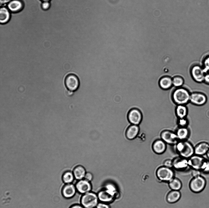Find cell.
Returning <instances> with one entry per match:
<instances>
[{
	"label": "cell",
	"mask_w": 209,
	"mask_h": 208,
	"mask_svg": "<svg viewBox=\"0 0 209 208\" xmlns=\"http://www.w3.org/2000/svg\"><path fill=\"white\" fill-rule=\"evenodd\" d=\"M174 146L179 156L188 159L195 154L194 147L187 140L179 141Z\"/></svg>",
	"instance_id": "obj_1"
},
{
	"label": "cell",
	"mask_w": 209,
	"mask_h": 208,
	"mask_svg": "<svg viewBox=\"0 0 209 208\" xmlns=\"http://www.w3.org/2000/svg\"><path fill=\"white\" fill-rule=\"evenodd\" d=\"M191 93L186 89L180 87L174 91L172 98L177 105H186L190 102Z\"/></svg>",
	"instance_id": "obj_2"
},
{
	"label": "cell",
	"mask_w": 209,
	"mask_h": 208,
	"mask_svg": "<svg viewBox=\"0 0 209 208\" xmlns=\"http://www.w3.org/2000/svg\"><path fill=\"white\" fill-rule=\"evenodd\" d=\"M206 185L205 178L201 175L194 177L189 183V187L191 190L195 193H199L202 191Z\"/></svg>",
	"instance_id": "obj_3"
},
{
	"label": "cell",
	"mask_w": 209,
	"mask_h": 208,
	"mask_svg": "<svg viewBox=\"0 0 209 208\" xmlns=\"http://www.w3.org/2000/svg\"><path fill=\"white\" fill-rule=\"evenodd\" d=\"M99 200L98 195L94 193L89 192L83 195L81 203L85 208H94L98 204Z\"/></svg>",
	"instance_id": "obj_4"
},
{
	"label": "cell",
	"mask_w": 209,
	"mask_h": 208,
	"mask_svg": "<svg viewBox=\"0 0 209 208\" xmlns=\"http://www.w3.org/2000/svg\"><path fill=\"white\" fill-rule=\"evenodd\" d=\"M156 174L158 178L162 181L169 182L174 178V172L171 168L164 166L158 168Z\"/></svg>",
	"instance_id": "obj_5"
},
{
	"label": "cell",
	"mask_w": 209,
	"mask_h": 208,
	"mask_svg": "<svg viewBox=\"0 0 209 208\" xmlns=\"http://www.w3.org/2000/svg\"><path fill=\"white\" fill-rule=\"evenodd\" d=\"M205 73L202 66L198 64H194L190 69L191 77L196 83L203 82Z\"/></svg>",
	"instance_id": "obj_6"
},
{
	"label": "cell",
	"mask_w": 209,
	"mask_h": 208,
	"mask_svg": "<svg viewBox=\"0 0 209 208\" xmlns=\"http://www.w3.org/2000/svg\"><path fill=\"white\" fill-rule=\"evenodd\" d=\"M207 100V96L202 92L195 91L191 93L190 103L191 104L202 106L206 103Z\"/></svg>",
	"instance_id": "obj_7"
},
{
	"label": "cell",
	"mask_w": 209,
	"mask_h": 208,
	"mask_svg": "<svg viewBox=\"0 0 209 208\" xmlns=\"http://www.w3.org/2000/svg\"><path fill=\"white\" fill-rule=\"evenodd\" d=\"M142 115L141 111L136 108L130 109L127 114V118L131 124L139 125L142 120Z\"/></svg>",
	"instance_id": "obj_8"
},
{
	"label": "cell",
	"mask_w": 209,
	"mask_h": 208,
	"mask_svg": "<svg viewBox=\"0 0 209 208\" xmlns=\"http://www.w3.org/2000/svg\"><path fill=\"white\" fill-rule=\"evenodd\" d=\"M65 84L68 90L74 91L78 88L80 85V81L76 75L70 74L65 77Z\"/></svg>",
	"instance_id": "obj_9"
},
{
	"label": "cell",
	"mask_w": 209,
	"mask_h": 208,
	"mask_svg": "<svg viewBox=\"0 0 209 208\" xmlns=\"http://www.w3.org/2000/svg\"><path fill=\"white\" fill-rule=\"evenodd\" d=\"M161 139L166 144L174 145L179 141L175 132L165 130L160 134Z\"/></svg>",
	"instance_id": "obj_10"
},
{
	"label": "cell",
	"mask_w": 209,
	"mask_h": 208,
	"mask_svg": "<svg viewBox=\"0 0 209 208\" xmlns=\"http://www.w3.org/2000/svg\"><path fill=\"white\" fill-rule=\"evenodd\" d=\"M205 160L203 156L194 154L188 159L189 167L192 170L200 171Z\"/></svg>",
	"instance_id": "obj_11"
},
{
	"label": "cell",
	"mask_w": 209,
	"mask_h": 208,
	"mask_svg": "<svg viewBox=\"0 0 209 208\" xmlns=\"http://www.w3.org/2000/svg\"><path fill=\"white\" fill-rule=\"evenodd\" d=\"M173 168L178 170H183L189 167L188 159L180 156L172 160Z\"/></svg>",
	"instance_id": "obj_12"
},
{
	"label": "cell",
	"mask_w": 209,
	"mask_h": 208,
	"mask_svg": "<svg viewBox=\"0 0 209 208\" xmlns=\"http://www.w3.org/2000/svg\"><path fill=\"white\" fill-rule=\"evenodd\" d=\"M76 187L79 193L84 194L90 192L91 186L89 181L84 179L79 180L76 185Z\"/></svg>",
	"instance_id": "obj_13"
},
{
	"label": "cell",
	"mask_w": 209,
	"mask_h": 208,
	"mask_svg": "<svg viewBox=\"0 0 209 208\" xmlns=\"http://www.w3.org/2000/svg\"><path fill=\"white\" fill-rule=\"evenodd\" d=\"M166 144L161 139L155 141L152 145L153 150L155 153L161 154L164 153L166 149Z\"/></svg>",
	"instance_id": "obj_14"
},
{
	"label": "cell",
	"mask_w": 209,
	"mask_h": 208,
	"mask_svg": "<svg viewBox=\"0 0 209 208\" xmlns=\"http://www.w3.org/2000/svg\"><path fill=\"white\" fill-rule=\"evenodd\" d=\"M209 149V143L203 141L199 142L194 147L195 154L203 156L206 155Z\"/></svg>",
	"instance_id": "obj_15"
},
{
	"label": "cell",
	"mask_w": 209,
	"mask_h": 208,
	"mask_svg": "<svg viewBox=\"0 0 209 208\" xmlns=\"http://www.w3.org/2000/svg\"><path fill=\"white\" fill-rule=\"evenodd\" d=\"M139 125L130 124L126 130L125 135L129 140L132 141L135 139L140 132Z\"/></svg>",
	"instance_id": "obj_16"
},
{
	"label": "cell",
	"mask_w": 209,
	"mask_h": 208,
	"mask_svg": "<svg viewBox=\"0 0 209 208\" xmlns=\"http://www.w3.org/2000/svg\"><path fill=\"white\" fill-rule=\"evenodd\" d=\"M6 6L11 13H16L22 9L24 5L20 0H12Z\"/></svg>",
	"instance_id": "obj_17"
},
{
	"label": "cell",
	"mask_w": 209,
	"mask_h": 208,
	"mask_svg": "<svg viewBox=\"0 0 209 208\" xmlns=\"http://www.w3.org/2000/svg\"><path fill=\"white\" fill-rule=\"evenodd\" d=\"M76 188V186L73 184H68L63 187L62 193L63 196L66 198H70L75 195Z\"/></svg>",
	"instance_id": "obj_18"
},
{
	"label": "cell",
	"mask_w": 209,
	"mask_h": 208,
	"mask_svg": "<svg viewBox=\"0 0 209 208\" xmlns=\"http://www.w3.org/2000/svg\"><path fill=\"white\" fill-rule=\"evenodd\" d=\"M11 12L6 6H0V24H4L8 22L10 19Z\"/></svg>",
	"instance_id": "obj_19"
},
{
	"label": "cell",
	"mask_w": 209,
	"mask_h": 208,
	"mask_svg": "<svg viewBox=\"0 0 209 208\" xmlns=\"http://www.w3.org/2000/svg\"><path fill=\"white\" fill-rule=\"evenodd\" d=\"M175 133L179 141H186L189 138L190 132L188 127H178Z\"/></svg>",
	"instance_id": "obj_20"
},
{
	"label": "cell",
	"mask_w": 209,
	"mask_h": 208,
	"mask_svg": "<svg viewBox=\"0 0 209 208\" xmlns=\"http://www.w3.org/2000/svg\"><path fill=\"white\" fill-rule=\"evenodd\" d=\"M175 111L177 118L187 117L188 107L186 105H177L175 108Z\"/></svg>",
	"instance_id": "obj_21"
},
{
	"label": "cell",
	"mask_w": 209,
	"mask_h": 208,
	"mask_svg": "<svg viewBox=\"0 0 209 208\" xmlns=\"http://www.w3.org/2000/svg\"><path fill=\"white\" fill-rule=\"evenodd\" d=\"M181 195V193L179 191L172 190L167 194L166 200L170 203H175L180 199Z\"/></svg>",
	"instance_id": "obj_22"
},
{
	"label": "cell",
	"mask_w": 209,
	"mask_h": 208,
	"mask_svg": "<svg viewBox=\"0 0 209 208\" xmlns=\"http://www.w3.org/2000/svg\"><path fill=\"white\" fill-rule=\"evenodd\" d=\"M86 173L84 167L80 165L75 167L73 172L75 178L79 180L84 178Z\"/></svg>",
	"instance_id": "obj_23"
},
{
	"label": "cell",
	"mask_w": 209,
	"mask_h": 208,
	"mask_svg": "<svg viewBox=\"0 0 209 208\" xmlns=\"http://www.w3.org/2000/svg\"><path fill=\"white\" fill-rule=\"evenodd\" d=\"M160 87L164 89H167L173 86L172 79L168 76H165L162 77L159 81Z\"/></svg>",
	"instance_id": "obj_24"
},
{
	"label": "cell",
	"mask_w": 209,
	"mask_h": 208,
	"mask_svg": "<svg viewBox=\"0 0 209 208\" xmlns=\"http://www.w3.org/2000/svg\"><path fill=\"white\" fill-rule=\"evenodd\" d=\"M98 196L99 199L103 202H110L113 199L114 196L106 190L100 191Z\"/></svg>",
	"instance_id": "obj_25"
},
{
	"label": "cell",
	"mask_w": 209,
	"mask_h": 208,
	"mask_svg": "<svg viewBox=\"0 0 209 208\" xmlns=\"http://www.w3.org/2000/svg\"><path fill=\"white\" fill-rule=\"evenodd\" d=\"M169 186L172 190L179 191L182 187V184L179 179L174 178L169 182Z\"/></svg>",
	"instance_id": "obj_26"
},
{
	"label": "cell",
	"mask_w": 209,
	"mask_h": 208,
	"mask_svg": "<svg viewBox=\"0 0 209 208\" xmlns=\"http://www.w3.org/2000/svg\"><path fill=\"white\" fill-rule=\"evenodd\" d=\"M74 178L73 173L70 171L65 172L62 177L63 181L67 184L71 183L73 181Z\"/></svg>",
	"instance_id": "obj_27"
},
{
	"label": "cell",
	"mask_w": 209,
	"mask_h": 208,
	"mask_svg": "<svg viewBox=\"0 0 209 208\" xmlns=\"http://www.w3.org/2000/svg\"><path fill=\"white\" fill-rule=\"evenodd\" d=\"M184 83V80L181 77L177 76L172 78L173 85L178 88L181 87Z\"/></svg>",
	"instance_id": "obj_28"
},
{
	"label": "cell",
	"mask_w": 209,
	"mask_h": 208,
	"mask_svg": "<svg viewBox=\"0 0 209 208\" xmlns=\"http://www.w3.org/2000/svg\"><path fill=\"white\" fill-rule=\"evenodd\" d=\"M189 122L187 117L177 118V124L178 127H188Z\"/></svg>",
	"instance_id": "obj_29"
},
{
	"label": "cell",
	"mask_w": 209,
	"mask_h": 208,
	"mask_svg": "<svg viewBox=\"0 0 209 208\" xmlns=\"http://www.w3.org/2000/svg\"><path fill=\"white\" fill-rule=\"evenodd\" d=\"M202 66L205 73H209V55L203 59Z\"/></svg>",
	"instance_id": "obj_30"
},
{
	"label": "cell",
	"mask_w": 209,
	"mask_h": 208,
	"mask_svg": "<svg viewBox=\"0 0 209 208\" xmlns=\"http://www.w3.org/2000/svg\"><path fill=\"white\" fill-rule=\"evenodd\" d=\"M200 171L206 173H209V160L206 159Z\"/></svg>",
	"instance_id": "obj_31"
},
{
	"label": "cell",
	"mask_w": 209,
	"mask_h": 208,
	"mask_svg": "<svg viewBox=\"0 0 209 208\" xmlns=\"http://www.w3.org/2000/svg\"><path fill=\"white\" fill-rule=\"evenodd\" d=\"M105 190L114 196L116 191L115 187L112 184L107 185L106 187Z\"/></svg>",
	"instance_id": "obj_32"
},
{
	"label": "cell",
	"mask_w": 209,
	"mask_h": 208,
	"mask_svg": "<svg viewBox=\"0 0 209 208\" xmlns=\"http://www.w3.org/2000/svg\"><path fill=\"white\" fill-rule=\"evenodd\" d=\"M50 6V4L49 1L42 2L41 4V8L43 9L46 10L48 9Z\"/></svg>",
	"instance_id": "obj_33"
},
{
	"label": "cell",
	"mask_w": 209,
	"mask_h": 208,
	"mask_svg": "<svg viewBox=\"0 0 209 208\" xmlns=\"http://www.w3.org/2000/svg\"><path fill=\"white\" fill-rule=\"evenodd\" d=\"M163 166L170 168H173L172 160H166L163 163Z\"/></svg>",
	"instance_id": "obj_34"
},
{
	"label": "cell",
	"mask_w": 209,
	"mask_h": 208,
	"mask_svg": "<svg viewBox=\"0 0 209 208\" xmlns=\"http://www.w3.org/2000/svg\"><path fill=\"white\" fill-rule=\"evenodd\" d=\"M96 207V208H110L109 206L104 203H98Z\"/></svg>",
	"instance_id": "obj_35"
},
{
	"label": "cell",
	"mask_w": 209,
	"mask_h": 208,
	"mask_svg": "<svg viewBox=\"0 0 209 208\" xmlns=\"http://www.w3.org/2000/svg\"><path fill=\"white\" fill-rule=\"evenodd\" d=\"M203 82L206 84L209 85V73H205Z\"/></svg>",
	"instance_id": "obj_36"
},
{
	"label": "cell",
	"mask_w": 209,
	"mask_h": 208,
	"mask_svg": "<svg viewBox=\"0 0 209 208\" xmlns=\"http://www.w3.org/2000/svg\"><path fill=\"white\" fill-rule=\"evenodd\" d=\"M92 174L89 172L86 173L84 178L85 179L90 181H91L92 179Z\"/></svg>",
	"instance_id": "obj_37"
},
{
	"label": "cell",
	"mask_w": 209,
	"mask_h": 208,
	"mask_svg": "<svg viewBox=\"0 0 209 208\" xmlns=\"http://www.w3.org/2000/svg\"><path fill=\"white\" fill-rule=\"evenodd\" d=\"M192 175L193 177L199 176L201 175L200 174L201 172V171L199 170H192Z\"/></svg>",
	"instance_id": "obj_38"
},
{
	"label": "cell",
	"mask_w": 209,
	"mask_h": 208,
	"mask_svg": "<svg viewBox=\"0 0 209 208\" xmlns=\"http://www.w3.org/2000/svg\"><path fill=\"white\" fill-rule=\"evenodd\" d=\"M12 0H0V5L1 6H6Z\"/></svg>",
	"instance_id": "obj_39"
},
{
	"label": "cell",
	"mask_w": 209,
	"mask_h": 208,
	"mask_svg": "<svg viewBox=\"0 0 209 208\" xmlns=\"http://www.w3.org/2000/svg\"><path fill=\"white\" fill-rule=\"evenodd\" d=\"M70 208H85L82 205L81 206L79 205H75L72 206Z\"/></svg>",
	"instance_id": "obj_40"
},
{
	"label": "cell",
	"mask_w": 209,
	"mask_h": 208,
	"mask_svg": "<svg viewBox=\"0 0 209 208\" xmlns=\"http://www.w3.org/2000/svg\"><path fill=\"white\" fill-rule=\"evenodd\" d=\"M73 91L68 90L67 91V95L69 96H72L73 94Z\"/></svg>",
	"instance_id": "obj_41"
},
{
	"label": "cell",
	"mask_w": 209,
	"mask_h": 208,
	"mask_svg": "<svg viewBox=\"0 0 209 208\" xmlns=\"http://www.w3.org/2000/svg\"><path fill=\"white\" fill-rule=\"evenodd\" d=\"M206 155L207 158H208V160H209V149L208 150Z\"/></svg>",
	"instance_id": "obj_42"
},
{
	"label": "cell",
	"mask_w": 209,
	"mask_h": 208,
	"mask_svg": "<svg viewBox=\"0 0 209 208\" xmlns=\"http://www.w3.org/2000/svg\"><path fill=\"white\" fill-rule=\"evenodd\" d=\"M42 2L44 1H50V0H41Z\"/></svg>",
	"instance_id": "obj_43"
}]
</instances>
